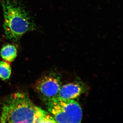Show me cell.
Segmentation results:
<instances>
[{
  "instance_id": "obj_1",
  "label": "cell",
  "mask_w": 123,
  "mask_h": 123,
  "mask_svg": "<svg viewBox=\"0 0 123 123\" xmlns=\"http://www.w3.org/2000/svg\"><path fill=\"white\" fill-rule=\"evenodd\" d=\"M1 123H56L53 117L35 105L24 93H14L2 104Z\"/></svg>"
},
{
  "instance_id": "obj_2",
  "label": "cell",
  "mask_w": 123,
  "mask_h": 123,
  "mask_svg": "<svg viewBox=\"0 0 123 123\" xmlns=\"http://www.w3.org/2000/svg\"><path fill=\"white\" fill-rule=\"evenodd\" d=\"M4 12V27L7 39L17 42L24 34L35 30L30 14L17 0H1Z\"/></svg>"
},
{
  "instance_id": "obj_3",
  "label": "cell",
  "mask_w": 123,
  "mask_h": 123,
  "mask_svg": "<svg viewBox=\"0 0 123 123\" xmlns=\"http://www.w3.org/2000/svg\"><path fill=\"white\" fill-rule=\"evenodd\" d=\"M48 111L59 123H80L82 110L78 102L74 99H64L58 97L46 102Z\"/></svg>"
},
{
  "instance_id": "obj_4",
  "label": "cell",
  "mask_w": 123,
  "mask_h": 123,
  "mask_svg": "<svg viewBox=\"0 0 123 123\" xmlns=\"http://www.w3.org/2000/svg\"><path fill=\"white\" fill-rule=\"evenodd\" d=\"M61 84L60 75L51 73L39 79L35 84V88L42 98L47 102L57 97Z\"/></svg>"
},
{
  "instance_id": "obj_5",
  "label": "cell",
  "mask_w": 123,
  "mask_h": 123,
  "mask_svg": "<svg viewBox=\"0 0 123 123\" xmlns=\"http://www.w3.org/2000/svg\"><path fill=\"white\" fill-rule=\"evenodd\" d=\"M85 88L78 82H73L61 86L57 97L64 99H74L84 93Z\"/></svg>"
},
{
  "instance_id": "obj_6",
  "label": "cell",
  "mask_w": 123,
  "mask_h": 123,
  "mask_svg": "<svg viewBox=\"0 0 123 123\" xmlns=\"http://www.w3.org/2000/svg\"><path fill=\"white\" fill-rule=\"evenodd\" d=\"M17 50L15 46L8 44L3 46L0 51L1 57L5 61L12 62L14 61L17 55Z\"/></svg>"
},
{
  "instance_id": "obj_7",
  "label": "cell",
  "mask_w": 123,
  "mask_h": 123,
  "mask_svg": "<svg viewBox=\"0 0 123 123\" xmlns=\"http://www.w3.org/2000/svg\"><path fill=\"white\" fill-rule=\"evenodd\" d=\"M11 68L10 64L6 62L0 61V79L6 80L10 78Z\"/></svg>"
}]
</instances>
